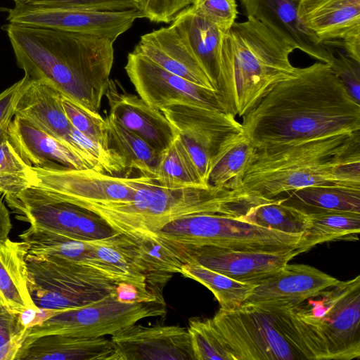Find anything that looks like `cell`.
I'll use <instances>...</instances> for the list:
<instances>
[{
  "label": "cell",
  "mask_w": 360,
  "mask_h": 360,
  "mask_svg": "<svg viewBox=\"0 0 360 360\" xmlns=\"http://www.w3.org/2000/svg\"><path fill=\"white\" fill-rule=\"evenodd\" d=\"M27 286L39 309L79 308L110 295L122 282L148 291L146 280L128 273L105 269L49 255L27 254Z\"/></svg>",
  "instance_id": "obj_7"
},
{
  "label": "cell",
  "mask_w": 360,
  "mask_h": 360,
  "mask_svg": "<svg viewBox=\"0 0 360 360\" xmlns=\"http://www.w3.org/2000/svg\"><path fill=\"white\" fill-rule=\"evenodd\" d=\"M61 101L65 113L75 129L89 139L109 148L107 123L99 113L85 109L63 94Z\"/></svg>",
  "instance_id": "obj_39"
},
{
  "label": "cell",
  "mask_w": 360,
  "mask_h": 360,
  "mask_svg": "<svg viewBox=\"0 0 360 360\" xmlns=\"http://www.w3.org/2000/svg\"><path fill=\"white\" fill-rule=\"evenodd\" d=\"M154 179L169 188L209 186L202 180L178 135L161 153Z\"/></svg>",
  "instance_id": "obj_35"
},
{
  "label": "cell",
  "mask_w": 360,
  "mask_h": 360,
  "mask_svg": "<svg viewBox=\"0 0 360 360\" xmlns=\"http://www.w3.org/2000/svg\"><path fill=\"white\" fill-rule=\"evenodd\" d=\"M172 25L217 91L220 50L224 32L196 13L191 6L181 11Z\"/></svg>",
  "instance_id": "obj_27"
},
{
  "label": "cell",
  "mask_w": 360,
  "mask_h": 360,
  "mask_svg": "<svg viewBox=\"0 0 360 360\" xmlns=\"http://www.w3.org/2000/svg\"><path fill=\"white\" fill-rule=\"evenodd\" d=\"M158 236L182 245L253 251L274 252L302 248L304 243L303 234L283 233L217 213L189 215L172 221Z\"/></svg>",
  "instance_id": "obj_9"
},
{
  "label": "cell",
  "mask_w": 360,
  "mask_h": 360,
  "mask_svg": "<svg viewBox=\"0 0 360 360\" xmlns=\"http://www.w3.org/2000/svg\"><path fill=\"white\" fill-rule=\"evenodd\" d=\"M138 18H142L136 9L98 12L15 3L8 12L6 20L13 24L103 36L115 41Z\"/></svg>",
  "instance_id": "obj_15"
},
{
  "label": "cell",
  "mask_w": 360,
  "mask_h": 360,
  "mask_svg": "<svg viewBox=\"0 0 360 360\" xmlns=\"http://www.w3.org/2000/svg\"><path fill=\"white\" fill-rule=\"evenodd\" d=\"M187 329L195 360H235L212 319L192 318Z\"/></svg>",
  "instance_id": "obj_38"
},
{
  "label": "cell",
  "mask_w": 360,
  "mask_h": 360,
  "mask_svg": "<svg viewBox=\"0 0 360 360\" xmlns=\"http://www.w3.org/2000/svg\"><path fill=\"white\" fill-rule=\"evenodd\" d=\"M160 110L174 127L200 176L207 185L213 157L228 137L243 130L241 123L228 112L196 105L174 104Z\"/></svg>",
  "instance_id": "obj_12"
},
{
  "label": "cell",
  "mask_w": 360,
  "mask_h": 360,
  "mask_svg": "<svg viewBox=\"0 0 360 360\" xmlns=\"http://www.w3.org/2000/svg\"><path fill=\"white\" fill-rule=\"evenodd\" d=\"M243 221L283 233L303 234L309 226L308 213L275 198L251 206L238 217Z\"/></svg>",
  "instance_id": "obj_33"
},
{
  "label": "cell",
  "mask_w": 360,
  "mask_h": 360,
  "mask_svg": "<svg viewBox=\"0 0 360 360\" xmlns=\"http://www.w3.org/2000/svg\"><path fill=\"white\" fill-rule=\"evenodd\" d=\"M285 306L305 359H359L360 276Z\"/></svg>",
  "instance_id": "obj_6"
},
{
  "label": "cell",
  "mask_w": 360,
  "mask_h": 360,
  "mask_svg": "<svg viewBox=\"0 0 360 360\" xmlns=\"http://www.w3.org/2000/svg\"><path fill=\"white\" fill-rule=\"evenodd\" d=\"M295 48L257 20L247 17L224 33L217 91L226 112L243 117L279 82L299 68L290 55Z\"/></svg>",
  "instance_id": "obj_4"
},
{
  "label": "cell",
  "mask_w": 360,
  "mask_h": 360,
  "mask_svg": "<svg viewBox=\"0 0 360 360\" xmlns=\"http://www.w3.org/2000/svg\"><path fill=\"white\" fill-rule=\"evenodd\" d=\"M11 229L12 223L9 211L0 198V241H4L8 238Z\"/></svg>",
  "instance_id": "obj_48"
},
{
  "label": "cell",
  "mask_w": 360,
  "mask_h": 360,
  "mask_svg": "<svg viewBox=\"0 0 360 360\" xmlns=\"http://www.w3.org/2000/svg\"><path fill=\"white\" fill-rule=\"evenodd\" d=\"M61 96V93L47 82L27 77L15 105V115L68 142L72 126L65 113Z\"/></svg>",
  "instance_id": "obj_26"
},
{
  "label": "cell",
  "mask_w": 360,
  "mask_h": 360,
  "mask_svg": "<svg viewBox=\"0 0 360 360\" xmlns=\"http://www.w3.org/2000/svg\"><path fill=\"white\" fill-rule=\"evenodd\" d=\"M319 186L360 190V131L257 150L238 191L269 200Z\"/></svg>",
  "instance_id": "obj_3"
},
{
  "label": "cell",
  "mask_w": 360,
  "mask_h": 360,
  "mask_svg": "<svg viewBox=\"0 0 360 360\" xmlns=\"http://www.w3.org/2000/svg\"><path fill=\"white\" fill-rule=\"evenodd\" d=\"M32 186L84 209L91 206L129 201L151 177L112 176L93 169L32 167Z\"/></svg>",
  "instance_id": "obj_11"
},
{
  "label": "cell",
  "mask_w": 360,
  "mask_h": 360,
  "mask_svg": "<svg viewBox=\"0 0 360 360\" xmlns=\"http://www.w3.org/2000/svg\"><path fill=\"white\" fill-rule=\"evenodd\" d=\"M15 360H119L110 340L46 334L25 339Z\"/></svg>",
  "instance_id": "obj_24"
},
{
  "label": "cell",
  "mask_w": 360,
  "mask_h": 360,
  "mask_svg": "<svg viewBox=\"0 0 360 360\" xmlns=\"http://www.w3.org/2000/svg\"><path fill=\"white\" fill-rule=\"evenodd\" d=\"M10 10V8H4V7H0V13H4V12H8Z\"/></svg>",
  "instance_id": "obj_49"
},
{
  "label": "cell",
  "mask_w": 360,
  "mask_h": 360,
  "mask_svg": "<svg viewBox=\"0 0 360 360\" xmlns=\"http://www.w3.org/2000/svg\"><path fill=\"white\" fill-rule=\"evenodd\" d=\"M114 291L99 301L58 311L41 323L29 327L25 340L46 334L81 338L111 336L141 319L162 316L167 313L164 299L123 303L116 299Z\"/></svg>",
  "instance_id": "obj_10"
},
{
  "label": "cell",
  "mask_w": 360,
  "mask_h": 360,
  "mask_svg": "<svg viewBox=\"0 0 360 360\" xmlns=\"http://www.w3.org/2000/svg\"><path fill=\"white\" fill-rule=\"evenodd\" d=\"M329 65L349 95L360 103V62L343 52L335 51V57Z\"/></svg>",
  "instance_id": "obj_44"
},
{
  "label": "cell",
  "mask_w": 360,
  "mask_h": 360,
  "mask_svg": "<svg viewBox=\"0 0 360 360\" xmlns=\"http://www.w3.org/2000/svg\"><path fill=\"white\" fill-rule=\"evenodd\" d=\"M300 0H240L247 17L271 29L286 42L320 62L330 64L335 51L320 40L298 15Z\"/></svg>",
  "instance_id": "obj_18"
},
{
  "label": "cell",
  "mask_w": 360,
  "mask_h": 360,
  "mask_svg": "<svg viewBox=\"0 0 360 360\" xmlns=\"http://www.w3.org/2000/svg\"><path fill=\"white\" fill-rule=\"evenodd\" d=\"M118 245L135 271L146 277L149 288L160 296H162L161 284L165 285L174 274H180L184 264L158 235L134 238L120 233Z\"/></svg>",
  "instance_id": "obj_25"
},
{
  "label": "cell",
  "mask_w": 360,
  "mask_h": 360,
  "mask_svg": "<svg viewBox=\"0 0 360 360\" xmlns=\"http://www.w3.org/2000/svg\"><path fill=\"white\" fill-rule=\"evenodd\" d=\"M5 199L20 220L78 240L77 222L85 209L60 200L34 186Z\"/></svg>",
  "instance_id": "obj_22"
},
{
  "label": "cell",
  "mask_w": 360,
  "mask_h": 360,
  "mask_svg": "<svg viewBox=\"0 0 360 360\" xmlns=\"http://www.w3.org/2000/svg\"><path fill=\"white\" fill-rule=\"evenodd\" d=\"M1 29L25 75L47 82L78 105L99 113L110 80L114 40L9 22Z\"/></svg>",
  "instance_id": "obj_2"
},
{
  "label": "cell",
  "mask_w": 360,
  "mask_h": 360,
  "mask_svg": "<svg viewBox=\"0 0 360 360\" xmlns=\"http://www.w3.org/2000/svg\"><path fill=\"white\" fill-rule=\"evenodd\" d=\"M68 136V143L91 169L112 176H119L127 170L122 158L112 148L104 147L89 139L73 127Z\"/></svg>",
  "instance_id": "obj_37"
},
{
  "label": "cell",
  "mask_w": 360,
  "mask_h": 360,
  "mask_svg": "<svg viewBox=\"0 0 360 360\" xmlns=\"http://www.w3.org/2000/svg\"><path fill=\"white\" fill-rule=\"evenodd\" d=\"M27 81L24 77L0 93V137L8 131L9 124L15 115V105L21 91Z\"/></svg>",
  "instance_id": "obj_46"
},
{
  "label": "cell",
  "mask_w": 360,
  "mask_h": 360,
  "mask_svg": "<svg viewBox=\"0 0 360 360\" xmlns=\"http://www.w3.org/2000/svg\"><path fill=\"white\" fill-rule=\"evenodd\" d=\"M191 8L223 32L233 25L238 16L236 0H192Z\"/></svg>",
  "instance_id": "obj_41"
},
{
  "label": "cell",
  "mask_w": 360,
  "mask_h": 360,
  "mask_svg": "<svg viewBox=\"0 0 360 360\" xmlns=\"http://www.w3.org/2000/svg\"><path fill=\"white\" fill-rule=\"evenodd\" d=\"M180 274L201 283L215 296L221 308L234 309L252 293L255 284L240 282L200 264H184Z\"/></svg>",
  "instance_id": "obj_34"
},
{
  "label": "cell",
  "mask_w": 360,
  "mask_h": 360,
  "mask_svg": "<svg viewBox=\"0 0 360 360\" xmlns=\"http://www.w3.org/2000/svg\"><path fill=\"white\" fill-rule=\"evenodd\" d=\"M114 292L116 299L123 303L152 302L163 299L155 293L142 292L135 285L127 282L120 283Z\"/></svg>",
  "instance_id": "obj_47"
},
{
  "label": "cell",
  "mask_w": 360,
  "mask_h": 360,
  "mask_svg": "<svg viewBox=\"0 0 360 360\" xmlns=\"http://www.w3.org/2000/svg\"><path fill=\"white\" fill-rule=\"evenodd\" d=\"M133 51L193 84L216 90L172 25L142 35Z\"/></svg>",
  "instance_id": "obj_23"
},
{
  "label": "cell",
  "mask_w": 360,
  "mask_h": 360,
  "mask_svg": "<svg viewBox=\"0 0 360 360\" xmlns=\"http://www.w3.org/2000/svg\"><path fill=\"white\" fill-rule=\"evenodd\" d=\"M248 195L217 187L169 188L153 178L127 202L89 207L117 233L134 238L155 236L167 224L198 214L243 215Z\"/></svg>",
  "instance_id": "obj_5"
},
{
  "label": "cell",
  "mask_w": 360,
  "mask_h": 360,
  "mask_svg": "<svg viewBox=\"0 0 360 360\" xmlns=\"http://www.w3.org/2000/svg\"><path fill=\"white\" fill-rule=\"evenodd\" d=\"M242 119L243 131L262 150L360 131V103L329 64L317 62L279 82Z\"/></svg>",
  "instance_id": "obj_1"
},
{
  "label": "cell",
  "mask_w": 360,
  "mask_h": 360,
  "mask_svg": "<svg viewBox=\"0 0 360 360\" xmlns=\"http://www.w3.org/2000/svg\"><path fill=\"white\" fill-rule=\"evenodd\" d=\"M256 150L243 130L228 137L211 161L207 176V185L231 191L238 190Z\"/></svg>",
  "instance_id": "obj_29"
},
{
  "label": "cell",
  "mask_w": 360,
  "mask_h": 360,
  "mask_svg": "<svg viewBox=\"0 0 360 360\" xmlns=\"http://www.w3.org/2000/svg\"><path fill=\"white\" fill-rule=\"evenodd\" d=\"M24 4L98 12L137 10L138 7L137 0H30Z\"/></svg>",
  "instance_id": "obj_42"
},
{
  "label": "cell",
  "mask_w": 360,
  "mask_h": 360,
  "mask_svg": "<svg viewBox=\"0 0 360 360\" xmlns=\"http://www.w3.org/2000/svg\"><path fill=\"white\" fill-rule=\"evenodd\" d=\"M340 281L309 265L286 264L256 284L243 304L297 305Z\"/></svg>",
  "instance_id": "obj_21"
},
{
  "label": "cell",
  "mask_w": 360,
  "mask_h": 360,
  "mask_svg": "<svg viewBox=\"0 0 360 360\" xmlns=\"http://www.w3.org/2000/svg\"><path fill=\"white\" fill-rule=\"evenodd\" d=\"M235 360L303 359L285 306L242 304L212 319Z\"/></svg>",
  "instance_id": "obj_8"
},
{
  "label": "cell",
  "mask_w": 360,
  "mask_h": 360,
  "mask_svg": "<svg viewBox=\"0 0 360 360\" xmlns=\"http://www.w3.org/2000/svg\"><path fill=\"white\" fill-rule=\"evenodd\" d=\"M298 15L321 42L360 62V0H300Z\"/></svg>",
  "instance_id": "obj_16"
},
{
  "label": "cell",
  "mask_w": 360,
  "mask_h": 360,
  "mask_svg": "<svg viewBox=\"0 0 360 360\" xmlns=\"http://www.w3.org/2000/svg\"><path fill=\"white\" fill-rule=\"evenodd\" d=\"M119 234L96 214L84 210L77 226L79 240L98 241L112 238Z\"/></svg>",
  "instance_id": "obj_45"
},
{
  "label": "cell",
  "mask_w": 360,
  "mask_h": 360,
  "mask_svg": "<svg viewBox=\"0 0 360 360\" xmlns=\"http://www.w3.org/2000/svg\"><path fill=\"white\" fill-rule=\"evenodd\" d=\"M124 70L139 96L157 110L185 104L226 112L217 91L193 84L134 51L128 53Z\"/></svg>",
  "instance_id": "obj_13"
},
{
  "label": "cell",
  "mask_w": 360,
  "mask_h": 360,
  "mask_svg": "<svg viewBox=\"0 0 360 360\" xmlns=\"http://www.w3.org/2000/svg\"><path fill=\"white\" fill-rule=\"evenodd\" d=\"M165 241L184 264L198 263L234 280L255 285L278 271L295 256L305 252L302 247L274 252L253 251L215 246L182 245Z\"/></svg>",
  "instance_id": "obj_14"
},
{
  "label": "cell",
  "mask_w": 360,
  "mask_h": 360,
  "mask_svg": "<svg viewBox=\"0 0 360 360\" xmlns=\"http://www.w3.org/2000/svg\"><path fill=\"white\" fill-rule=\"evenodd\" d=\"M8 136L18 154L31 167L91 169L67 141L53 136L20 116L14 115Z\"/></svg>",
  "instance_id": "obj_20"
},
{
  "label": "cell",
  "mask_w": 360,
  "mask_h": 360,
  "mask_svg": "<svg viewBox=\"0 0 360 360\" xmlns=\"http://www.w3.org/2000/svg\"><path fill=\"white\" fill-rule=\"evenodd\" d=\"M309 226L303 235L305 252L316 245L337 240H358L360 213L339 211L307 212Z\"/></svg>",
  "instance_id": "obj_32"
},
{
  "label": "cell",
  "mask_w": 360,
  "mask_h": 360,
  "mask_svg": "<svg viewBox=\"0 0 360 360\" xmlns=\"http://www.w3.org/2000/svg\"><path fill=\"white\" fill-rule=\"evenodd\" d=\"M305 212L339 211L360 213V190L338 186H309L277 197Z\"/></svg>",
  "instance_id": "obj_30"
},
{
  "label": "cell",
  "mask_w": 360,
  "mask_h": 360,
  "mask_svg": "<svg viewBox=\"0 0 360 360\" xmlns=\"http://www.w3.org/2000/svg\"><path fill=\"white\" fill-rule=\"evenodd\" d=\"M27 245L9 238L0 241V296L13 311L38 310L27 286Z\"/></svg>",
  "instance_id": "obj_28"
},
{
  "label": "cell",
  "mask_w": 360,
  "mask_h": 360,
  "mask_svg": "<svg viewBox=\"0 0 360 360\" xmlns=\"http://www.w3.org/2000/svg\"><path fill=\"white\" fill-rule=\"evenodd\" d=\"M15 3L24 4L28 2L30 0H13Z\"/></svg>",
  "instance_id": "obj_50"
},
{
  "label": "cell",
  "mask_w": 360,
  "mask_h": 360,
  "mask_svg": "<svg viewBox=\"0 0 360 360\" xmlns=\"http://www.w3.org/2000/svg\"><path fill=\"white\" fill-rule=\"evenodd\" d=\"M105 120L109 148L122 158L127 169H136L141 175L154 179L161 153L137 134L124 127L110 114Z\"/></svg>",
  "instance_id": "obj_31"
},
{
  "label": "cell",
  "mask_w": 360,
  "mask_h": 360,
  "mask_svg": "<svg viewBox=\"0 0 360 360\" xmlns=\"http://www.w3.org/2000/svg\"><path fill=\"white\" fill-rule=\"evenodd\" d=\"M1 301H4V300H2L1 297L0 296V302Z\"/></svg>",
  "instance_id": "obj_51"
},
{
  "label": "cell",
  "mask_w": 360,
  "mask_h": 360,
  "mask_svg": "<svg viewBox=\"0 0 360 360\" xmlns=\"http://www.w3.org/2000/svg\"><path fill=\"white\" fill-rule=\"evenodd\" d=\"M137 10L141 18L156 23H169L184 9L191 6L192 0H137Z\"/></svg>",
  "instance_id": "obj_43"
},
{
  "label": "cell",
  "mask_w": 360,
  "mask_h": 360,
  "mask_svg": "<svg viewBox=\"0 0 360 360\" xmlns=\"http://www.w3.org/2000/svg\"><path fill=\"white\" fill-rule=\"evenodd\" d=\"M34 181L32 168L18 154L8 131L0 137V194L15 195L32 186Z\"/></svg>",
  "instance_id": "obj_36"
},
{
  "label": "cell",
  "mask_w": 360,
  "mask_h": 360,
  "mask_svg": "<svg viewBox=\"0 0 360 360\" xmlns=\"http://www.w3.org/2000/svg\"><path fill=\"white\" fill-rule=\"evenodd\" d=\"M27 328L20 313L0 302V360H15Z\"/></svg>",
  "instance_id": "obj_40"
},
{
  "label": "cell",
  "mask_w": 360,
  "mask_h": 360,
  "mask_svg": "<svg viewBox=\"0 0 360 360\" xmlns=\"http://www.w3.org/2000/svg\"><path fill=\"white\" fill-rule=\"evenodd\" d=\"M105 96L110 108L109 114L159 153L176 137L174 127L160 110L126 91L117 80L110 79Z\"/></svg>",
  "instance_id": "obj_19"
},
{
  "label": "cell",
  "mask_w": 360,
  "mask_h": 360,
  "mask_svg": "<svg viewBox=\"0 0 360 360\" xmlns=\"http://www.w3.org/2000/svg\"><path fill=\"white\" fill-rule=\"evenodd\" d=\"M119 360H195L188 329L133 324L111 335Z\"/></svg>",
  "instance_id": "obj_17"
}]
</instances>
